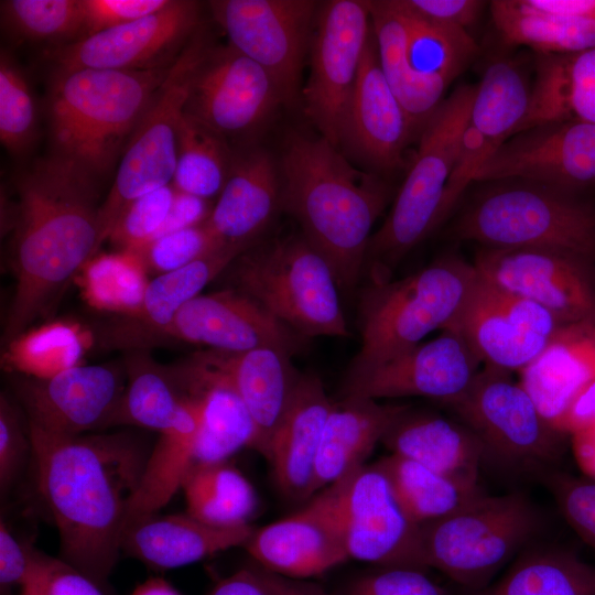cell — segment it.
Masks as SVG:
<instances>
[{
  "mask_svg": "<svg viewBox=\"0 0 595 595\" xmlns=\"http://www.w3.org/2000/svg\"><path fill=\"white\" fill-rule=\"evenodd\" d=\"M530 97L531 85L519 65L495 61L475 86L468 122L498 149L524 118Z\"/></svg>",
  "mask_w": 595,
  "mask_h": 595,
  "instance_id": "41",
  "label": "cell"
},
{
  "mask_svg": "<svg viewBox=\"0 0 595 595\" xmlns=\"http://www.w3.org/2000/svg\"><path fill=\"white\" fill-rule=\"evenodd\" d=\"M528 111L513 136L555 121L595 123V46L570 54H537Z\"/></svg>",
  "mask_w": 595,
  "mask_h": 595,
  "instance_id": "33",
  "label": "cell"
},
{
  "mask_svg": "<svg viewBox=\"0 0 595 595\" xmlns=\"http://www.w3.org/2000/svg\"><path fill=\"white\" fill-rule=\"evenodd\" d=\"M181 489L186 512L214 526L247 524L258 505L251 483L227 461L194 464L186 473Z\"/></svg>",
  "mask_w": 595,
  "mask_h": 595,
  "instance_id": "40",
  "label": "cell"
},
{
  "mask_svg": "<svg viewBox=\"0 0 595 595\" xmlns=\"http://www.w3.org/2000/svg\"><path fill=\"white\" fill-rule=\"evenodd\" d=\"M29 434L39 489L58 531L60 559L104 591L151 450L128 432Z\"/></svg>",
  "mask_w": 595,
  "mask_h": 595,
  "instance_id": "1",
  "label": "cell"
},
{
  "mask_svg": "<svg viewBox=\"0 0 595 595\" xmlns=\"http://www.w3.org/2000/svg\"><path fill=\"white\" fill-rule=\"evenodd\" d=\"M201 4L171 0L158 12L43 52L52 71H150L171 66L201 28Z\"/></svg>",
  "mask_w": 595,
  "mask_h": 595,
  "instance_id": "14",
  "label": "cell"
},
{
  "mask_svg": "<svg viewBox=\"0 0 595 595\" xmlns=\"http://www.w3.org/2000/svg\"><path fill=\"white\" fill-rule=\"evenodd\" d=\"M474 94L475 86L457 87L422 127L411 169L386 220L369 240L363 273L370 282L391 280L399 263L442 221L444 194Z\"/></svg>",
  "mask_w": 595,
  "mask_h": 595,
  "instance_id": "7",
  "label": "cell"
},
{
  "mask_svg": "<svg viewBox=\"0 0 595 595\" xmlns=\"http://www.w3.org/2000/svg\"><path fill=\"white\" fill-rule=\"evenodd\" d=\"M539 524L538 511L526 495L484 494L421 526L426 564L479 591L536 534Z\"/></svg>",
  "mask_w": 595,
  "mask_h": 595,
  "instance_id": "9",
  "label": "cell"
},
{
  "mask_svg": "<svg viewBox=\"0 0 595 595\" xmlns=\"http://www.w3.org/2000/svg\"><path fill=\"white\" fill-rule=\"evenodd\" d=\"M1 19L20 41L52 42V46L76 41L83 34L82 0L1 1Z\"/></svg>",
  "mask_w": 595,
  "mask_h": 595,
  "instance_id": "46",
  "label": "cell"
},
{
  "mask_svg": "<svg viewBox=\"0 0 595 595\" xmlns=\"http://www.w3.org/2000/svg\"><path fill=\"white\" fill-rule=\"evenodd\" d=\"M371 32L369 1L320 4L310 44V74L301 97L321 137L338 149Z\"/></svg>",
  "mask_w": 595,
  "mask_h": 595,
  "instance_id": "12",
  "label": "cell"
},
{
  "mask_svg": "<svg viewBox=\"0 0 595 595\" xmlns=\"http://www.w3.org/2000/svg\"><path fill=\"white\" fill-rule=\"evenodd\" d=\"M37 116L25 75L3 50L0 57V140L13 155H23L36 139Z\"/></svg>",
  "mask_w": 595,
  "mask_h": 595,
  "instance_id": "47",
  "label": "cell"
},
{
  "mask_svg": "<svg viewBox=\"0 0 595 595\" xmlns=\"http://www.w3.org/2000/svg\"><path fill=\"white\" fill-rule=\"evenodd\" d=\"M563 324L551 312L478 279L455 322L483 365L521 371L550 343Z\"/></svg>",
  "mask_w": 595,
  "mask_h": 595,
  "instance_id": "19",
  "label": "cell"
},
{
  "mask_svg": "<svg viewBox=\"0 0 595 595\" xmlns=\"http://www.w3.org/2000/svg\"><path fill=\"white\" fill-rule=\"evenodd\" d=\"M541 475L566 522L595 548V479L556 470H544Z\"/></svg>",
  "mask_w": 595,
  "mask_h": 595,
  "instance_id": "50",
  "label": "cell"
},
{
  "mask_svg": "<svg viewBox=\"0 0 595 595\" xmlns=\"http://www.w3.org/2000/svg\"><path fill=\"white\" fill-rule=\"evenodd\" d=\"M284 104L271 75L229 43L196 67L183 112L228 140L262 126Z\"/></svg>",
  "mask_w": 595,
  "mask_h": 595,
  "instance_id": "17",
  "label": "cell"
},
{
  "mask_svg": "<svg viewBox=\"0 0 595 595\" xmlns=\"http://www.w3.org/2000/svg\"><path fill=\"white\" fill-rule=\"evenodd\" d=\"M8 346L4 366L12 374L40 379L82 365L86 348L83 333L75 325L64 322L26 331Z\"/></svg>",
  "mask_w": 595,
  "mask_h": 595,
  "instance_id": "44",
  "label": "cell"
},
{
  "mask_svg": "<svg viewBox=\"0 0 595 595\" xmlns=\"http://www.w3.org/2000/svg\"><path fill=\"white\" fill-rule=\"evenodd\" d=\"M595 424V379L588 382L573 399L562 415L556 430L571 435Z\"/></svg>",
  "mask_w": 595,
  "mask_h": 595,
  "instance_id": "58",
  "label": "cell"
},
{
  "mask_svg": "<svg viewBox=\"0 0 595 595\" xmlns=\"http://www.w3.org/2000/svg\"><path fill=\"white\" fill-rule=\"evenodd\" d=\"M82 270L86 301L118 316L140 305L149 283L141 259L131 251L94 257Z\"/></svg>",
  "mask_w": 595,
  "mask_h": 595,
  "instance_id": "45",
  "label": "cell"
},
{
  "mask_svg": "<svg viewBox=\"0 0 595 595\" xmlns=\"http://www.w3.org/2000/svg\"><path fill=\"white\" fill-rule=\"evenodd\" d=\"M477 595H595V565L571 550H536Z\"/></svg>",
  "mask_w": 595,
  "mask_h": 595,
  "instance_id": "39",
  "label": "cell"
},
{
  "mask_svg": "<svg viewBox=\"0 0 595 595\" xmlns=\"http://www.w3.org/2000/svg\"><path fill=\"white\" fill-rule=\"evenodd\" d=\"M131 595H181L170 583L161 577H152L137 586Z\"/></svg>",
  "mask_w": 595,
  "mask_h": 595,
  "instance_id": "63",
  "label": "cell"
},
{
  "mask_svg": "<svg viewBox=\"0 0 595 595\" xmlns=\"http://www.w3.org/2000/svg\"><path fill=\"white\" fill-rule=\"evenodd\" d=\"M234 150L226 139L184 112L177 128L172 185L178 192L209 199L219 195L229 174Z\"/></svg>",
  "mask_w": 595,
  "mask_h": 595,
  "instance_id": "43",
  "label": "cell"
},
{
  "mask_svg": "<svg viewBox=\"0 0 595 595\" xmlns=\"http://www.w3.org/2000/svg\"><path fill=\"white\" fill-rule=\"evenodd\" d=\"M397 7L407 22L409 68L416 77L446 89L475 58V40L465 29L432 23Z\"/></svg>",
  "mask_w": 595,
  "mask_h": 595,
  "instance_id": "42",
  "label": "cell"
},
{
  "mask_svg": "<svg viewBox=\"0 0 595 595\" xmlns=\"http://www.w3.org/2000/svg\"><path fill=\"white\" fill-rule=\"evenodd\" d=\"M519 374V382L556 430L573 399L595 379V324L562 326Z\"/></svg>",
  "mask_w": 595,
  "mask_h": 595,
  "instance_id": "30",
  "label": "cell"
},
{
  "mask_svg": "<svg viewBox=\"0 0 595 595\" xmlns=\"http://www.w3.org/2000/svg\"><path fill=\"white\" fill-rule=\"evenodd\" d=\"M126 382V368L115 364L79 365L44 379L11 377L28 428L65 437L111 426Z\"/></svg>",
  "mask_w": 595,
  "mask_h": 595,
  "instance_id": "16",
  "label": "cell"
},
{
  "mask_svg": "<svg viewBox=\"0 0 595 595\" xmlns=\"http://www.w3.org/2000/svg\"><path fill=\"white\" fill-rule=\"evenodd\" d=\"M447 402L479 439L484 459L516 472H544L562 456L564 434L540 413L511 371L486 366Z\"/></svg>",
  "mask_w": 595,
  "mask_h": 595,
  "instance_id": "11",
  "label": "cell"
},
{
  "mask_svg": "<svg viewBox=\"0 0 595 595\" xmlns=\"http://www.w3.org/2000/svg\"><path fill=\"white\" fill-rule=\"evenodd\" d=\"M177 339L209 349L240 353L273 347L294 355L306 337L278 320L247 294L228 288L186 303L155 343Z\"/></svg>",
  "mask_w": 595,
  "mask_h": 595,
  "instance_id": "23",
  "label": "cell"
},
{
  "mask_svg": "<svg viewBox=\"0 0 595 595\" xmlns=\"http://www.w3.org/2000/svg\"><path fill=\"white\" fill-rule=\"evenodd\" d=\"M415 131L382 73L372 31L348 105L340 145H347L379 171H392L403 165Z\"/></svg>",
  "mask_w": 595,
  "mask_h": 595,
  "instance_id": "24",
  "label": "cell"
},
{
  "mask_svg": "<svg viewBox=\"0 0 595 595\" xmlns=\"http://www.w3.org/2000/svg\"><path fill=\"white\" fill-rule=\"evenodd\" d=\"M175 188L172 184L144 194L123 210L109 240L120 251H136L152 241L171 210Z\"/></svg>",
  "mask_w": 595,
  "mask_h": 595,
  "instance_id": "48",
  "label": "cell"
},
{
  "mask_svg": "<svg viewBox=\"0 0 595 595\" xmlns=\"http://www.w3.org/2000/svg\"><path fill=\"white\" fill-rule=\"evenodd\" d=\"M18 595H105V592L60 558L39 552Z\"/></svg>",
  "mask_w": 595,
  "mask_h": 595,
  "instance_id": "51",
  "label": "cell"
},
{
  "mask_svg": "<svg viewBox=\"0 0 595 595\" xmlns=\"http://www.w3.org/2000/svg\"><path fill=\"white\" fill-rule=\"evenodd\" d=\"M452 230L486 248H549L595 261V206L530 181H494L465 204Z\"/></svg>",
  "mask_w": 595,
  "mask_h": 595,
  "instance_id": "6",
  "label": "cell"
},
{
  "mask_svg": "<svg viewBox=\"0 0 595 595\" xmlns=\"http://www.w3.org/2000/svg\"><path fill=\"white\" fill-rule=\"evenodd\" d=\"M291 356L278 348L261 347L240 353L207 349L188 358L195 368L225 382L241 398L256 425L255 450L267 461L272 435L300 376Z\"/></svg>",
  "mask_w": 595,
  "mask_h": 595,
  "instance_id": "25",
  "label": "cell"
},
{
  "mask_svg": "<svg viewBox=\"0 0 595 595\" xmlns=\"http://www.w3.org/2000/svg\"><path fill=\"white\" fill-rule=\"evenodd\" d=\"M332 407L321 379L300 374L272 435L268 458L275 483L288 498L313 496L316 456Z\"/></svg>",
  "mask_w": 595,
  "mask_h": 595,
  "instance_id": "28",
  "label": "cell"
},
{
  "mask_svg": "<svg viewBox=\"0 0 595 595\" xmlns=\"http://www.w3.org/2000/svg\"><path fill=\"white\" fill-rule=\"evenodd\" d=\"M575 461L585 477L595 479V424L571 434Z\"/></svg>",
  "mask_w": 595,
  "mask_h": 595,
  "instance_id": "62",
  "label": "cell"
},
{
  "mask_svg": "<svg viewBox=\"0 0 595 595\" xmlns=\"http://www.w3.org/2000/svg\"><path fill=\"white\" fill-rule=\"evenodd\" d=\"M281 203L327 260L339 289L364 270L371 229L390 199L388 185L358 171L323 137L294 134L281 160Z\"/></svg>",
  "mask_w": 595,
  "mask_h": 595,
  "instance_id": "3",
  "label": "cell"
},
{
  "mask_svg": "<svg viewBox=\"0 0 595 595\" xmlns=\"http://www.w3.org/2000/svg\"><path fill=\"white\" fill-rule=\"evenodd\" d=\"M347 474L325 487L300 511L255 529L244 547L259 566L304 580L349 559L342 524Z\"/></svg>",
  "mask_w": 595,
  "mask_h": 595,
  "instance_id": "20",
  "label": "cell"
},
{
  "mask_svg": "<svg viewBox=\"0 0 595 595\" xmlns=\"http://www.w3.org/2000/svg\"><path fill=\"white\" fill-rule=\"evenodd\" d=\"M224 247L203 224L158 237L134 252L147 272L158 275L181 269Z\"/></svg>",
  "mask_w": 595,
  "mask_h": 595,
  "instance_id": "49",
  "label": "cell"
},
{
  "mask_svg": "<svg viewBox=\"0 0 595 595\" xmlns=\"http://www.w3.org/2000/svg\"><path fill=\"white\" fill-rule=\"evenodd\" d=\"M408 409L359 396H344L333 402L316 456L313 495L363 466L376 444Z\"/></svg>",
  "mask_w": 595,
  "mask_h": 595,
  "instance_id": "31",
  "label": "cell"
},
{
  "mask_svg": "<svg viewBox=\"0 0 595 595\" xmlns=\"http://www.w3.org/2000/svg\"><path fill=\"white\" fill-rule=\"evenodd\" d=\"M345 595H448L425 571L408 567H379L353 581Z\"/></svg>",
  "mask_w": 595,
  "mask_h": 595,
  "instance_id": "53",
  "label": "cell"
},
{
  "mask_svg": "<svg viewBox=\"0 0 595 595\" xmlns=\"http://www.w3.org/2000/svg\"><path fill=\"white\" fill-rule=\"evenodd\" d=\"M409 517L422 526L446 517L484 495L478 484L452 478L391 454L375 463Z\"/></svg>",
  "mask_w": 595,
  "mask_h": 595,
  "instance_id": "37",
  "label": "cell"
},
{
  "mask_svg": "<svg viewBox=\"0 0 595 595\" xmlns=\"http://www.w3.org/2000/svg\"><path fill=\"white\" fill-rule=\"evenodd\" d=\"M381 442L391 454L414 461L445 476L478 484L484 447L474 432L462 422L433 413L412 412L409 408Z\"/></svg>",
  "mask_w": 595,
  "mask_h": 595,
  "instance_id": "32",
  "label": "cell"
},
{
  "mask_svg": "<svg viewBox=\"0 0 595 595\" xmlns=\"http://www.w3.org/2000/svg\"><path fill=\"white\" fill-rule=\"evenodd\" d=\"M32 457L28 424L24 428L18 408L6 396L0 397V490L8 493Z\"/></svg>",
  "mask_w": 595,
  "mask_h": 595,
  "instance_id": "52",
  "label": "cell"
},
{
  "mask_svg": "<svg viewBox=\"0 0 595 595\" xmlns=\"http://www.w3.org/2000/svg\"><path fill=\"white\" fill-rule=\"evenodd\" d=\"M223 273L306 338L349 336L333 270L303 235L253 244Z\"/></svg>",
  "mask_w": 595,
  "mask_h": 595,
  "instance_id": "8",
  "label": "cell"
},
{
  "mask_svg": "<svg viewBox=\"0 0 595 595\" xmlns=\"http://www.w3.org/2000/svg\"><path fill=\"white\" fill-rule=\"evenodd\" d=\"M39 551L15 537L7 523L0 522L1 589L20 588L30 574Z\"/></svg>",
  "mask_w": 595,
  "mask_h": 595,
  "instance_id": "56",
  "label": "cell"
},
{
  "mask_svg": "<svg viewBox=\"0 0 595 595\" xmlns=\"http://www.w3.org/2000/svg\"><path fill=\"white\" fill-rule=\"evenodd\" d=\"M277 165L260 149L234 151L226 183L204 225L221 246L249 248L281 203Z\"/></svg>",
  "mask_w": 595,
  "mask_h": 595,
  "instance_id": "26",
  "label": "cell"
},
{
  "mask_svg": "<svg viewBox=\"0 0 595 595\" xmlns=\"http://www.w3.org/2000/svg\"><path fill=\"white\" fill-rule=\"evenodd\" d=\"M170 1L82 0L84 15L82 37L150 15L166 7Z\"/></svg>",
  "mask_w": 595,
  "mask_h": 595,
  "instance_id": "54",
  "label": "cell"
},
{
  "mask_svg": "<svg viewBox=\"0 0 595 595\" xmlns=\"http://www.w3.org/2000/svg\"><path fill=\"white\" fill-rule=\"evenodd\" d=\"M255 569L269 595H331L311 582L285 577L259 565Z\"/></svg>",
  "mask_w": 595,
  "mask_h": 595,
  "instance_id": "60",
  "label": "cell"
},
{
  "mask_svg": "<svg viewBox=\"0 0 595 595\" xmlns=\"http://www.w3.org/2000/svg\"><path fill=\"white\" fill-rule=\"evenodd\" d=\"M208 6L215 22L227 34L228 43L271 75L284 105L298 102L317 2L214 0Z\"/></svg>",
  "mask_w": 595,
  "mask_h": 595,
  "instance_id": "13",
  "label": "cell"
},
{
  "mask_svg": "<svg viewBox=\"0 0 595 595\" xmlns=\"http://www.w3.org/2000/svg\"><path fill=\"white\" fill-rule=\"evenodd\" d=\"M210 212L212 208L208 206V199L175 190V196L169 216L155 238L201 225L205 223Z\"/></svg>",
  "mask_w": 595,
  "mask_h": 595,
  "instance_id": "57",
  "label": "cell"
},
{
  "mask_svg": "<svg viewBox=\"0 0 595 595\" xmlns=\"http://www.w3.org/2000/svg\"><path fill=\"white\" fill-rule=\"evenodd\" d=\"M494 25L509 45L537 54H570L595 46V21L563 18L528 7L523 0L490 2Z\"/></svg>",
  "mask_w": 595,
  "mask_h": 595,
  "instance_id": "38",
  "label": "cell"
},
{
  "mask_svg": "<svg viewBox=\"0 0 595 595\" xmlns=\"http://www.w3.org/2000/svg\"><path fill=\"white\" fill-rule=\"evenodd\" d=\"M207 595H269L255 566L220 580Z\"/></svg>",
  "mask_w": 595,
  "mask_h": 595,
  "instance_id": "59",
  "label": "cell"
},
{
  "mask_svg": "<svg viewBox=\"0 0 595 595\" xmlns=\"http://www.w3.org/2000/svg\"><path fill=\"white\" fill-rule=\"evenodd\" d=\"M477 279L473 262L446 253L402 279L370 282L359 301L361 346L348 376L413 348L433 331L450 327Z\"/></svg>",
  "mask_w": 595,
  "mask_h": 595,
  "instance_id": "5",
  "label": "cell"
},
{
  "mask_svg": "<svg viewBox=\"0 0 595 595\" xmlns=\"http://www.w3.org/2000/svg\"><path fill=\"white\" fill-rule=\"evenodd\" d=\"M482 365L458 332L444 329L429 342L348 376L344 396L374 400L424 397L446 404L468 388Z\"/></svg>",
  "mask_w": 595,
  "mask_h": 595,
  "instance_id": "22",
  "label": "cell"
},
{
  "mask_svg": "<svg viewBox=\"0 0 595 595\" xmlns=\"http://www.w3.org/2000/svg\"><path fill=\"white\" fill-rule=\"evenodd\" d=\"M174 368L184 390L202 400L194 464L226 462L244 447L255 450L256 425L236 391L199 371L188 359Z\"/></svg>",
  "mask_w": 595,
  "mask_h": 595,
  "instance_id": "34",
  "label": "cell"
},
{
  "mask_svg": "<svg viewBox=\"0 0 595 595\" xmlns=\"http://www.w3.org/2000/svg\"><path fill=\"white\" fill-rule=\"evenodd\" d=\"M522 180L578 194L595 185V123L555 121L505 141L474 182Z\"/></svg>",
  "mask_w": 595,
  "mask_h": 595,
  "instance_id": "21",
  "label": "cell"
},
{
  "mask_svg": "<svg viewBox=\"0 0 595 595\" xmlns=\"http://www.w3.org/2000/svg\"><path fill=\"white\" fill-rule=\"evenodd\" d=\"M255 529L249 524L221 527L185 513H156L128 524L121 551L160 569H175L198 562L220 551L245 545Z\"/></svg>",
  "mask_w": 595,
  "mask_h": 595,
  "instance_id": "29",
  "label": "cell"
},
{
  "mask_svg": "<svg viewBox=\"0 0 595 595\" xmlns=\"http://www.w3.org/2000/svg\"><path fill=\"white\" fill-rule=\"evenodd\" d=\"M11 229L15 290L6 318L8 345L26 332L100 248L96 184L52 158L14 181Z\"/></svg>",
  "mask_w": 595,
  "mask_h": 595,
  "instance_id": "2",
  "label": "cell"
},
{
  "mask_svg": "<svg viewBox=\"0 0 595 595\" xmlns=\"http://www.w3.org/2000/svg\"><path fill=\"white\" fill-rule=\"evenodd\" d=\"M369 7L382 73L415 130L422 129L445 89L416 77L409 68L407 22L394 0L369 1Z\"/></svg>",
  "mask_w": 595,
  "mask_h": 595,
  "instance_id": "36",
  "label": "cell"
},
{
  "mask_svg": "<svg viewBox=\"0 0 595 595\" xmlns=\"http://www.w3.org/2000/svg\"><path fill=\"white\" fill-rule=\"evenodd\" d=\"M531 9L563 18L595 21V0H523Z\"/></svg>",
  "mask_w": 595,
  "mask_h": 595,
  "instance_id": "61",
  "label": "cell"
},
{
  "mask_svg": "<svg viewBox=\"0 0 595 595\" xmlns=\"http://www.w3.org/2000/svg\"><path fill=\"white\" fill-rule=\"evenodd\" d=\"M405 12L419 19L467 30L479 18L485 2L477 0H396Z\"/></svg>",
  "mask_w": 595,
  "mask_h": 595,
  "instance_id": "55",
  "label": "cell"
},
{
  "mask_svg": "<svg viewBox=\"0 0 595 595\" xmlns=\"http://www.w3.org/2000/svg\"><path fill=\"white\" fill-rule=\"evenodd\" d=\"M496 286L539 304L563 324H595V261L549 248L482 247L473 261Z\"/></svg>",
  "mask_w": 595,
  "mask_h": 595,
  "instance_id": "15",
  "label": "cell"
},
{
  "mask_svg": "<svg viewBox=\"0 0 595 595\" xmlns=\"http://www.w3.org/2000/svg\"><path fill=\"white\" fill-rule=\"evenodd\" d=\"M171 66L52 71L45 97L51 156L96 184L122 156Z\"/></svg>",
  "mask_w": 595,
  "mask_h": 595,
  "instance_id": "4",
  "label": "cell"
},
{
  "mask_svg": "<svg viewBox=\"0 0 595 595\" xmlns=\"http://www.w3.org/2000/svg\"><path fill=\"white\" fill-rule=\"evenodd\" d=\"M126 364V388L113 425H133L159 434L175 428L194 398L186 393L174 367L160 365L145 353L133 350Z\"/></svg>",
  "mask_w": 595,
  "mask_h": 595,
  "instance_id": "35",
  "label": "cell"
},
{
  "mask_svg": "<svg viewBox=\"0 0 595 595\" xmlns=\"http://www.w3.org/2000/svg\"><path fill=\"white\" fill-rule=\"evenodd\" d=\"M212 43L201 26L172 64L120 158L111 190L99 206V244L123 210L147 193L172 184L177 128L194 72Z\"/></svg>",
  "mask_w": 595,
  "mask_h": 595,
  "instance_id": "10",
  "label": "cell"
},
{
  "mask_svg": "<svg viewBox=\"0 0 595 595\" xmlns=\"http://www.w3.org/2000/svg\"><path fill=\"white\" fill-rule=\"evenodd\" d=\"M342 524L349 559L379 567L429 570L421 526L404 511L375 464L347 474Z\"/></svg>",
  "mask_w": 595,
  "mask_h": 595,
  "instance_id": "18",
  "label": "cell"
},
{
  "mask_svg": "<svg viewBox=\"0 0 595 595\" xmlns=\"http://www.w3.org/2000/svg\"><path fill=\"white\" fill-rule=\"evenodd\" d=\"M247 248L224 246L192 263L149 281L140 305L127 315L117 316L106 326V344L140 350L154 345L159 334L178 311Z\"/></svg>",
  "mask_w": 595,
  "mask_h": 595,
  "instance_id": "27",
  "label": "cell"
}]
</instances>
